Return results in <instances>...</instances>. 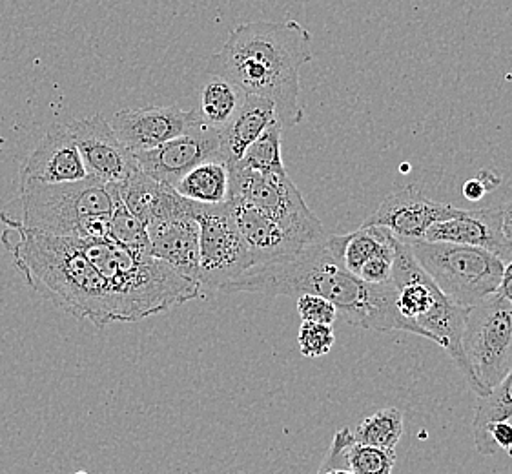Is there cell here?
Listing matches in <instances>:
<instances>
[{"label": "cell", "mask_w": 512, "mask_h": 474, "mask_svg": "<svg viewBox=\"0 0 512 474\" xmlns=\"http://www.w3.org/2000/svg\"><path fill=\"white\" fill-rule=\"evenodd\" d=\"M225 292L288 298L314 294L330 301L338 310L339 320L354 327L376 332L403 330L427 340V334L416 323L401 316L392 281L372 285L349 272L328 247L327 237L294 256L246 270Z\"/></svg>", "instance_id": "6da1fadb"}, {"label": "cell", "mask_w": 512, "mask_h": 474, "mask_svg": "<svg viewBox=\"0 0 512 474\" xmlns=\"http://www.w3.org/2000/svg\"><path fill=\"white\" fill-rule=\"evenodd\" d=\"M312 59V35L303 24L246 22L210 57V70L236 83L246 95L272 101L283 128H292L305 117L299 101L301 68Z\"/></svg>", "instance_id": "7a4b0ae2"}, {"label": "cell", "mask_w": 512, "mask_h": 474, "mask_svg": "<svg viewBox=\"0 0 512 474\" xmlns=\"http://www.w3.org/2000/svg\"><path fill=\"white\" fill-rule=\"evenodd\" d=\"M0 221L6 227L2 243L30 289L77 320L95 327L115 323L112 292L77 237L30 230L6 214Z\"/></svg>", "instance_id": "3957f363"}, {"label": "cell", "mask_w": 512, "mask_h": 474, "mask_svg": "<svg viewBox=\"0 0 512 474\" xmlns=\"http://www.w3.org/2000/svg\"><path fill=\"white\" fill-rule=\"evenodd\" d=\"M79 243L112 292L115 323L143 321L201 296L199 281L152 254L121 247L110 237H82Z\"/></svg>", "instance_id": "277c9868"}, {"label": "cell", "mask_w": 512, "mask_h": 474, "mask_svg": "<svg viewBox=\"0 0 512 474\" xmlns=\"http://www.w3.org/2000/svg\"><path fill=\"white\" fill-rule=\"evenodd\" d=\"M390 281L396 287V305L401 316L416 323L427 334V340L434 341L449 354V358L460 369L478 398L487 396L482 385L474 378L471 365L461 347L465 318L469 309L452 303L451 299L441 292L434 279L416 261L409 245L398 237Z\"/></svg>", "instance_id": "5b68a950"}, {"label": "cell", "mask_w": 512, "mask_h": 474, "mask_svg": "<svg viewBox=\"0 0 512 474\" xmlns=\"http://www.w3.org/2000/svg\"><path fill=\"white\" fill-rule=\"evenodd\" d=\"M22 227L62 237H108L112 188L97 177L21 186Z\"/></svg>", "instance_id": "8992f818"}, {"label": "cell", "mask_w": 512, "mask_h": 474, "mask_svg": "<svg viewBox=\"0 0 512 474\" xmlns=\"http://www.w3.org/2000/svg\"><path fill=\"white\" fill-rule=\"evenodd\" d=\"M405 243L452 303L469 309L498 294L507 263L489 250L425 239Z\"/></svg>", "instance_id": "52a82bcc"}, {"label": "cell", "mask_w": 512, "mask_h": 474, "mask_svg": "<svg viewBox=\"0 0 512 474\" xmlns=\"http://www.w3.org/2000/svg\"><path fill=\"white\" fill-rule=\"evenodd\" d=\"M461 347L474 378L489 394L512 369L511 301L494 294L469 307Z\"/></svg>", "instance_id": "ba28073f"}, {"label": "cell", "mask_w": 512, "mask_h": 474, "mask_svg": "<svg viewBox=\"0 0 512 474\" xmlns=\"http://www.w3.org/2000/svg\"><path fill=\"white\" fill-rule=\"evenodd\" d=\"M230 196L243 199L261 210L303 245H312L325 236V228L308 208L296 183L285 174H259L245 168H230Z\"/></svg>", "instance_id": "9c48e42d"}, {"label": "cell", "mask_w": 512, "mask_h": 474, "mask_svg": "<svg viewBox=\"0 0 512 474\" xmlns=\"http://www.w3.org/2000/svg\"><path fill=\"white\" fill-rule=\"evenodd\" d=\"M194 219L199 225L197 281L206 289L226 290L254 267V258L237 228L228 201L223 205L194 203Z\"/></svg>", "instance_id": "30bf717a"}, {"label": "cell", "mask_w": 512, "mask_h": 474, "mask_svg": "<svg viewBox=\"0 0 512 474\" xmlns=\"http://www.w3.org/2000/svg\"><path fill=\"white\" fill-rule=\"evenodd\" d=\"M216 157L221 159V132L203 121L164 145L135 154L137 165L146 176L170 188H174L186 172Z\"/></svg>", "instance_id": "8fae6325"}, {"label": "cell", "mask_w": 512, "mask_h": 474, "mask_svg": "<svg viewBox=\"0 0 512 474\" xmlns=\"http://www.w3.org/2000/svg\"><path fill=\"white\" fill-rule=\"evenodd\" d=\"M68 128L81 152L88 176L97 177L108 185H119L139 170L134 152L121 143L103 115L75 119L68 123Z\"/></svg>", "instance_id": "7c38bea8"}, {"label": "cell", "mask_w": 512, "mask_h": 474, "mask_svg": "<svg viewBox=\"0 0 512 474\" xmlns=\"http://www.w3.org/2000/svg\"><path fill=\"white\" fill-rule=\"evenodd\" d=\"M197 123H201V117L195 110H183L172 104L123 110L113 115L110 124L121 143L137 154L164 145Z\"/></svg>", "instance_id": "4fadbf2b"}, {"label": "cell", "mask_w": 512, "mask_h": 474, "mask_svg": "<svg viewBox=\"0 0 512 474\" xmlns=\"http://www.w3.org/2000/svg\"><path fill=\"white\" fill-rule=\"evenodd\" d=\"M502 219V207L478 210L458 208L454 216L432 223L423 239L431 243H456L485 248L505 263H511L512 247L503 236Z\"/></svg>", "instance_id": "5bb4252c"}, {"label": "cell", "mask_w": 512, "mask_h": 474, "mask_svg": "<svg viewBox=\"0 0 512 474\" xmlns=\"http://www.w3.org/2000/svg\"><path fill=\"white\" fill-rule=\"evenodd\" d=\"M86 177L88 170L68 124L52 126L21 168V186L72 183Z\"/></svg>", "instance_id": "9a60e30c"}, {"label": "cell", "mask_w": 512, "mask_h": 474, "mask_svg": "<svg viewBox=\"0 0 512 474\" xmlns=\"http://www.w3.org/2000/svg\"><path fill=\"white\" fill-rule=\"evenodd\" d=\"M458 208L432 201L416 188H403L390 194L363 225L390 230L401 241L423 239L432 223L454 216Z\"/></svg>", "instance_id": "2e32d148"}, {"label": "cell", "mask_w": 512, "mask_h": 474, "mask_svg": "<svg viewBox=\"0 0 512 474\" xmlns=\"http://www.w3.org/2000/svg\"><path fill=\"white\" fill-rule=\"evenodd\" d=\"M228 207L245 239L246 247L254 258V267L294 256L308 247L297 241L296 237L290 236L285 228L279 227L274 219L248 205L243 199L228 197Z\"/></svg>", "instance_id": "e0dca14e"}, {"label": "cell", "mask_w": 512, "mask_h": 474, "mask_svg": "<svg viewBox=\"0 0 512 474\" xmlns=\"http://www.w3.org/2000/svg\"><path fill=\"white\" fill-rule=\"evenodd\" d=\"M115 186L124 205L146 227L157 221L194 216L192 201L179 196L174 188L146 176L141 168Z\"/></svg>", "instance_id": "ac0fdd59"}, {"label": "cell", "mask_w": 512, "mask_h": 474, "mask_svg": "<svg viewBox=\"0 0 512 474\" xmlns=\"http://www.w3.org/2000/svg\"><path fill=\"white\" fill-rule=\"evenodd\" d=\"M152 256L197 281L199 272V225L194 216L166 219L148 225Z\"/></svg>", "instance_id": "d6986e66"}, {"label": "cell", "mask_w": 512, "mask_h": 474, "mask_svg": "<svg viewBox=\"0 0 512 474\" xmlns=\"http://www.w3.org/2000/svg\"><path fill=\"white\" fill-rule=\"evenodd\" d=\"M279 121L272 101L257 95H246V101L225 130H221V159L228 168L236 166L248 146L259 139L272 123Z\"/></svg>", "instance_id": "ffe728a7"}, {"label": "cell", "mask_w": 512, "mask_h": 474, "mask_svg": "<svg viewBox=\"0 0 512 474\" xmlns=\"http://www.w3.org/2000/svg\"><path fill=\"white\" fill-rule=\"evenodd\" d=\"M396 460V451L359 444L354 431L343 427L334 434L321 465L347 467L354 474H392Z\"/></svg>", "instance_id": "44dd1931"}, {"label": "cell", "mask_w": 512, "mask_h": 474, "mask_svg": "<svg viewBox=\"0 0 512 474\" xmlns=\"http://www.w3.org/2000/svg\"><path fill=\"white\" fill-rule=\"evenodd\" d=\"M175 192L199 205H223L230 197V168L223 159H208L179 179Z\"/></svg>", "instance_id": "7402d4cb"}, {"label": "cell", "mask_w": 512, "mask_h": 474, "mask_svg": "<svg viewBox=\"0 0 512 474\" xmlns=\"http://www.w3.org/2000/svg\"><path fill=\"white\" fill-rule=\"evenodd\" d=\"M502 420H512V369L500 385H496L487 396H480L476 402L472 434L476 451L482 456L498 453V449L492 444L489 429L492 423Z\"/></svg>", "instance_id": "603a6c76"}, {"label": "cell", "mask_w": 512, "mask_h": 474, "mask_svg": "<svg viewBox=\"0 0 512 474\" xmlns=\"http://www.w3.org/2000/svg\"><path fill=\"white\" fill-rule=\"evenodd\" d=\"M245 101L246 93L243 92V88H239L236 83L221 75H214L201 88L199 108L195 112L199 114L203 123L221 132L236 117Z\"/></svg>", "instance_id": "cb8c5ba5"}, {"label": "cell", "mask_w": 512, "mask_h": 474, "mask_svg": "<svg viewBox=\"0 0 512 474\" xmlns=\"http://www.w3.org/2000/svg\"><path fill=\"white\" fill-rule=\"evenodd\" d=\"M281 145H283V124L281 121H276L268 126L259 139L248 146L241 161L232 168H245L259 174H285L287 168L283 163Z\"/></svg>", "instance_id": "d4e9b609"}, {"label": "cell", "mask_w": 512, "mask_h": 474, "mask_svg": "<svg viewBox=\"0 0 512 474\" xmlns=\"http://www.w3.org/2000/svg\"><path fill=\"white\" fill-rule=\"evenodd\" d=\"M110 188H112L113 210L110 225H108V237L115 243H119L121 247L130 248L141 254H152L148 228L124 205L117 186L110 185Z\"/></svg>", "instance_id": "484cf974"}, {"label": "cell", "mask_w": 512, "mask_h": 474, "mask_svg": "<svg viewBox=\"0 0 512 474\" xmlns=\"http://www.w3.org/2000/svg\"><path fill=\"white\" fill-rule=\"evenodd\" d=\"M403 436V413L396 407L381 409L369 418L361 420L354 429V438L359 444L374 445L381 449H392L400 444Z\"/></svg>", "instance_id": "4316f807"}, {"label": "cell", "mask_w": 512, "mask_h": 474, "mask_svg": "<svg viewBox=\"0 0 512 474\" xmlns=\"http://www.w3.org/2000/svg\"><path fill=\"white\" fill-rule=\"evenodd\" d=\"M297 343L305 358H321L332 351L336 343V332L332 325L303 321L297 334Z\"/></svg>", "instance_id": "83f0119b"}, {"label": "cell", "mask_w": 512, "mask_h": 474, "mask_svg": "<svg viewBox=\"0 0 512 474\" xmlns=\"http://www.w3.org/2000/svg\"><path fill=\"white\" fill-rule=\"evenodd\" d=\"M297 314L303 321H314V323H325L332 325L339 320L338 310L325 298H319L314 294H301L297 296Z\"/></svg>", "instance_id": "f1b7e54d"}, {"label": "cell", "mask_w": 512, "mask_h": 474, "mask_svg": "<svg viewBox=\"0 0 512 474\" xmlns=\"http://www.w3.org/2000/svg\"><path fill=\"white\" fill-rule=\"evenodd\" d=\"M492 444L498 451H505L512 456V423L511 420H502V422L492 423L491 429Z\"/></svg>", "instance_id": "f546056e"}, {"label": "cell", "mask_w": 512, "mask_h": 474, "mask_svg": "<svg viewBox=\"0 0 512 474\" xmlns=\"http://www.w3.org/2000/svg\"><path fill=\"white\" fill-rule=\"evenodd\" d=\"M485 192H487V188L483 185L482 179H471L463 185V196L471 201H480L485 196Z\"/></svg>", "instance_id": "4dcf8cb0"}, {"label": "cell", "mask_w": 512, "mask_h": 474, "mask_svg": "<svg viewBox=\"0 0 512 474\" xmlns=\"http://www.w3.org/2000/svg\"><path fill=\"white\" fill-rule=\"evenodd\" d=\"M503 208V219H502V228H503V236L507 239V243L512 247V201L511 203H507Z\"/></svg>", "instance_id": "1f68e13d"}, {"label": "cell", "mask_w": 512, "mask_h": 474, "mask_svg": "<svg viewBox=\"0 0 512 474\" xmlns=\"http://www.w3.org/2000/svg\"><path fill=\"white\" fill-rule=\"evenodd\" d=\"M316 474H354L347 467H330V465H319V471Z\"/></svg>", "instance_id": "d6a6232c"}, {"label": "cell", "mask_w": 512, "mask_h": 474, "mask_svg": "<svg viewBox=\"0 0 512 474\" xmlns=\"http://www.w3.org/2000/svg\"><path fill=\"white\" fill-rule=\"evenodd\" d=\"M73 474H88V473H84V471H77V473H73Z\"/></svg>", "instance_id": "836d02e7"}]
</instances>
